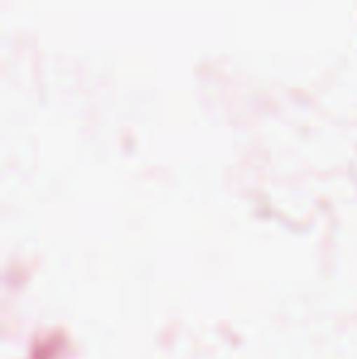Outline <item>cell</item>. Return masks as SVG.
Here are the masks:
<instances>
[]
</instances>
